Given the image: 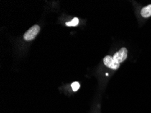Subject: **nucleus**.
<instances>
[{
	"instance_id": "obj_1",
	"label": "nucleus",
	"mask_w": 151,
	"mask_h": 113,
	"mask_svg": "<svg viewBox=\"0 0 151 113\" xmlns=\"http://www.w3.org/2000/svg\"><path fill=\"white\" fill-rule=\"evenodd\" d=\"M40 28L38 25H34L29 29L24 35V40L26 41L33 40L40 32Z\"/></svg>"
},
{
	"instance_id": "obj_2",
	"label": "nucleus",
	"mask_w": 151,
	"mask_h": 113,
	"mask_svg": "<svg viewBox=\"0 0 151 113\" xmlns=\"http://www.w3.org/2000/svg\"><path fill=\"white\" fill-rule=\"evenodd\" d=\"M127 56V50L125 48H122L117 52H116L113 56V59L117 63L120 64L125 60Z\"/></svg>"
},
{
	"instance_id": "obj_3",
	"label": "nucleus",
	"mask_w": 151,
	"mask_h": 113,
	"mask_svg": "<svg viewBox=\"0 0 151 113\" xmlns=\"http://www.w3.org/2000/svg\"><path fill=\"white\" fill-rule=\"evenodd\" d=\"M103 62H104V65L111 69L116 70L120 66V64L114 60L113 58L110 56H106L103 59Z\"/></svg>"
},
{
	"instance_id": "obj_4",
	"label": "nucleus",
	"mask_w": 151,
	"mask_h": 113,
	"mask_svg": "<svg viewBox=\"0 0 151 113\" xmlns=\"http://www.w3.org/2000/svg\"><path fill=\"white\" fill-rule=\"evenodd\" d=\"M140 14L142 17L144 18H148L151 16V4L148 5L142 9L140 11Z\"/></svg>"
},
{
	"instance_id": "obj_5",
	"label": "nucleus",
	"mask_w": 151,
	"mask_h": 113,
	"mask_svg": "<svg viewBox=\"0 0 151 113\" xmlns=\"http://www.w3.org/2000/svg\"><path fill=\"white\" fill-rule=\"evenodd\" d=\"M79 24V19L77 18H74L70 22H66V25L68 27H75L78 25Z\"/></svg>"
},
{
	"instance_id": "obj_6",
	"label": "nucleus",
	"mask_w": 151,
	"mask_h": 113,
	"mask_svg": "<svg viewBox=\"0 0 151 113\" xmlns=\"http://www.w3.org/2000/svg\"><path fill=\"white\" fill-rule=\"evenodd\" d=\"M71 87L73 89V90L74 91H76L78 90L80 87V84L78 82H73L71 84Z\"/></svg>"
}]
</instances>
